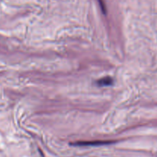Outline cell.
Wrapping results in <instances>:
<instances>
[{
    "label": "cell",
    "instance_id": "obj_2",
    "mask_svg": "<svg viewBox=\"0 0 157 157\" xmlns=\"http://www.w3.org/2000/svg\"><path fill=\"white\" fill-rule=\"evenodd\" d=\"M113 84V78L110 77H105L97 81V84L99 87H107V86L112 85Z\"/></svg>",
    "mask_w": 157,
    "mask_h": 157
},
{
    "label": "cell",
    "instance_id": "obj_1",
    "mask_svg": "<svg viewBox=\"0 0 157 157\" xmlns=\"http://www.w3.org/2000/svg\"><path fill=\"white\" fill-rule=\"evenodd\" d=\"M111 141H93V142H78L72 144L74 146H100L112 144Z\"/></svg>",
    "mask_w": 157,
    "mask_h": 157
},
{
    "label": "cell",
    "instance_id": "obj_3",
    "mask_svg": "<svg viewBox=\"0 0 157 157\" xmlns=\"http://www.w3.org/2000/svg\"><path fill=\"white\" fill-rule=\"evenodd\" d=\"M98 2H99L100 6H101V10H102L103 13L106 14V12H107V9H106L105 3H104V0H98Z\"/></svg>",
    "mask_w": 157,
    "mask_h": 157
}]
</instances>
